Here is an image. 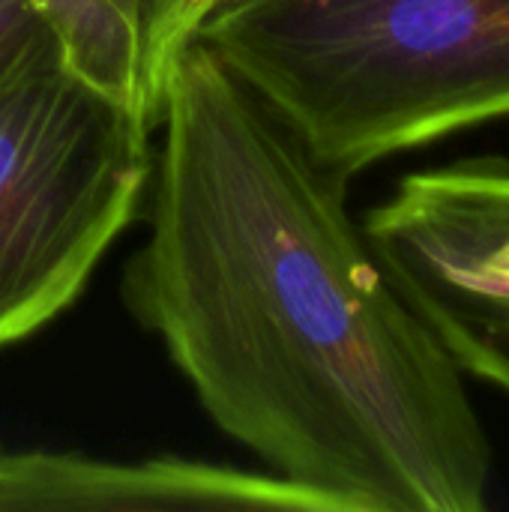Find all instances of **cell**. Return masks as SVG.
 <instances>
[{
    "instance_id": "cell-1",
    "label": "cell",
    "mask_w": 509,
    "mask_h": 512,
    "mask_svg": "<svg viewBox=\"0 0 509 512\" xmlns=\"http://www.w3.org/2000/svg\"><path fill=\"white\" fill-rule=\"evenodd\" d=\"M147 237L120 297L207 417L339 512H483L492 444L393 291L348 180L204 45L168 63Z\"/></svg>"
},
{
    "instance_id": "cell-2",
    "label": "cell",
    "mask_w": 509,
    "mask_h": 512,
    "mask_svg": "<svg viewBox=\"0 0 509 512\" xmlns=\"http://www.w3.org/2000/svg\"><path fill=\"white\" fill-rule=\"evenodd\" d=\"M189 42L342 180L509 117V0H222Z\"/></svg>"
},
{
    "instance_id": "cell-3",
    "label": "cell",
    "mask_w": 509,
    "mask_h": 512,
    "mask_svg": "<svg viewBox=\"0 0 509 512\" xmlns=\"http://www.w3.org/2000/svg\"><path fill=\"white\" fill-rule=\"evenodd\" d=\"M153 132L66 63L0 81V348L66 312L144 213Z\"/></svg>"
},
{
    "instance_id": "cell-4",
    "label": "cell",
    "mask_w": 509,
    "mask_h": 512,
    "mask_svg": "<svg viewBox=\"0 0 509 512\" xmlns=\"http://www.w3.org/2000/svg\"><path fill=\"white\" fill-rule=\"evenodd\" d=\"M363 237L450 363L509 396V159L408 174Z\"/></svg>"
},
{
    "instance_id": "cell-5",
    "label": "cell",
    "mask_w": 509,
    "mask_h": 512,
    "mask_svg": "<svg viewBox=\"0 0 509 512\" xmlns=\"http://www.w3.org/2000/svg\"><path fill=\"white\" fill-rule=\"evenodd\" d=\"M27 510L339 512L330 498L285 477L177 456L120 465L78 453H0V512Z\"/></svg>"
},
{
    "instance_id": "cell-6",
    "label": "cell",
    "mask_w": 509,
    "mask_h": 512,
    "mask_svg": "<svg viewBox=\"0 0 509 512\" xmlns=\"http://www.w3.org/2000/svg\"><path fill=\"white\" fill-rule=\"evenodd\" d=\"M54 30L63 63L99 90L117 96L153 126L159 123V87L150 72L141 27L117 0H24Z\"/></svg>"
},
{
    "instance_id": "cell-7",
    "label": "cell",
    "mask_w": 509,
    "mask_h": 512,
    "mask_svg": "<svg viewBox=\"0 0 509 512\" xmlns=\"http://www.w3.org/2000/svg\"><path fill=\"white\" fill-rule=\"evenodd\" d=\"M63 63L54 30L24 0H0V81Z\"/></svg>"
},
{
    "instance_id": "cell-8",
    "label": "cell",
    "mask_w": 509,
    "mask_h": 512,
    "mask_svg": "<svg viewBox=\"0 0 509 512\" xmlns=\"http://www.w3.org/2000/svg\"><path fill=\"white\" fill-rule=\"evenodd\" d=\"M219 3L222 0H171L168 15H165V27H162V36H159V48H156V72H159V81H165L168 63L192 39L198 21L213 6H219Z\"/></svg>"
},
{
    "instance_id": "cell-9",
    "label": "cell",
    "mask_w": 509,
    "mask_h": 512,
    "mask_svg": "<svg viewBox=\"0 0 509 512\" xmlns=\"http://www.w3.org/2000/svg\"><path fill=\"white\" fill-rule=\"evenodd\" d=\"M117 6L141 27L144 42H147L150 72H153V81H156L159 96H162V81H159V72H156V48H159V36H162V27H165V15H168L171 0H117Z\"/></svg>"
}]
</instances>
